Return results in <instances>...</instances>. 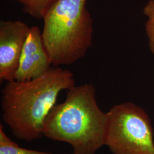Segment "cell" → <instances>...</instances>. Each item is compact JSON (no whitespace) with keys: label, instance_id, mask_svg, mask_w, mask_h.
Here are the masks:
<instances>
[{"label":"cell","instance_id":"obj_1","mask_svg":"<svg viewBox=\"0 0 154 154\" xmlns=\"http://www.w3.org/2000/svg\"><path fill=\"white\" fill-rule=\"evenodd\" d=\"M71 71L50 68L30 81L6 82L2 90L3 121L16 138L31 142L43 135L45 119L56 105L60 93L75 85Z\"/></svg>","mask_w":154,"mask_h":154},{"label":"cell","instance_id":"obj_2","mask_svg":"<svg viewBox=\"0 0 154 154\" xmlns=\"http://www.w3.org/2000/svg\"><path fill=\"white\" fill-rule=\"evenodd\" d=\"M107 121V114L97 103L93 85H75L45 118L43 135L69 144L74 154H95L105 145Z\"/></svg>","mask_w":154,"mask_h":154},{"label":"cell","instance_id":"obj_3","mask_svg":"<svg viewBox=\"0 0 154 154\" xmlns=\"http://www.w3.org/2000/svg\"><path fill=\"white\" fill-rule=\"evenodd\" d=\"M88 0H58L46 13L42 37L52 65H69L93 44V19Z\"/></svg>","mask_w":154,"mask_h":154},{"label":"cell","instance_id":"obj_4","mask_svg":"<svg viewBox=\"0 0 154 154\" xmlns=\"http://www.w3.org/2000/svg\"><path fill=\"white\" fill-rule=\"evenodd\" d=\"M108 116L105 145L114 154H154L153 130L149 116L132 103L116 105Z\"/></svg>","mask_w":154,"mask_h":154},{"label":"cell","instance_id":"obj_5","mask_svg":"<svg viewBox=\"0 0 154 154\" xmlns=\"http://www.w3.org/2000/svg\"><path fill=\"white\" fill-rule=\"evenodd\" d=\"M30 27L20 20L0 21V82L15 79Z\"/></svg>","mask_w":154,"mask_h":154},{"label":"cell","instance_id":"obj_6","mask_svg":"<svg viewBox=\"0 0 154 154\" xmlns=\"http://www.w3.org/2000/svg\"><path fill=\"white\" fill-rule=\"evenodd\" d=\"M52 65L42 37V31L31 26L25 41L15 79L25 82L36 78L48 72Z\"/></svg>","mask_w":154,"mask_h":154},{"label":"cell","instance_id":"obj_7","mask_svg":"<svg viewBox=\"0 0 154 154\" xmlns=\"http://www.w3.org/2000/svg\"><path fill=\"white\" fill-rule=\"evenodd\" d=\"M58 0H20L23 12L34 18L42 19Z\"/></svg>","mask_w":154,"mask_h":154},{"label":"cell","instance_id":"obj_8","mask_svg":"<svg viewBox=\"0 0 154 154\" xmlns=\"http://www.w3.org/2000/svg\"><path fill=\"white\" fill-rule=\"evenodd\" d=\"M0 154H53L51 152L39 151L20 147L12 141L4 131V127L0 125Z\"/></svg>","mask_w":154,"mask_h":154},{"label":"cell","instance_id":"obj_9","mask_svg":"<svg viewBox=\"0 0 154 154\" xmlns=\"http://www.w3.org/2000/svg\"><path fill=\"white\" fill-rule=\"evenodd\" d=\"M143 13L147 18L146 32L149 39V47L154 54V0H149L144 6Z\"/></svg>","mask_w":154,"mask_h":154},{"label":"cell","instance_id":"obj_10","mask_svg":"<svg viewBox=\"0 0 154 154\" xmlns=\"http://www.w3.org/2000/svg\"><path fill=\"white\" fill-rule=\"evenodd\" d=\"M12 1H17V2H19L20 0H12Z\"/></svg>","mask_w":154,"mask_h":154},{"label":"cell","instance_id":"obj_11","mask_svg":"<svg viewBox=\"0 0 154 154\" xmlns=\"http://www.w3.org/2000/svg\"><path fill=\"white\" fill-rule=\"evenodd\" d=\"M72 154H74V153H72Z\"/></svg>","mask_w":154,"mask_h":154}]
</instances>
